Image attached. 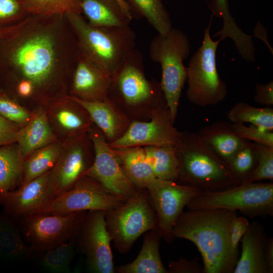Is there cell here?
Returning a JSON list of instances; mask_svg holds the SVG:
<instances>
[{"label":"cell","instance_id":"6da1fadb","mask_svg":"<svg viewBox=\"0 0 273 273\" xmlns=\"http://www.w3.org/2000/svg\"><path fill=\"white\" fill-rule=\"evenodd\" d=\"M36 16L26 17L9 35L7 59L22 77L35 89L47 87L54 80L60 64L59 39L56 26L42 24Z\"/></svg>","mask_w":273,"mask_h":273},{"label":"cell","instance_id":"7a4b0ae2","mask_svg":"<svg viewBox=\"0 0 273 273\" xmlns=\"http://www.w3.org/2000/svg\"><path fill=\"white\" fill-rule=\"evenodd\" d=\"M238 211L224 209L183 211L172 231L173 237L193 242L204 263V272H233L239 257L232 250L229 226Z\"/></svg>","mask_w":273,"mask_h":273},{"label":"cell","instance_id":"3957f363","mask_svg":"<svg viewBox=\"0 0 273 273\" xmlns=\"http://www.w3.org/2000/svg\"><path fill=\"white\" fill-rule=\"evenodd\" d=\"M107 98L131 121L149 120L155 109L167 106L160 82L146 78L143 55L135 48L112 76Z\"/></svg>","mask_w":273,"mask_h":273},{"label":"cell","instance_id":"277c9868","mask_svg":"<svg viewBox=\"0 0 273 273\" xmlns=\"http://www.w3.org/2000/svg\"><path fill=\"white\" fill-rule=\"evenodd\" d=\"M175 147L179 162L178 180L181 184L215 191L242 183L197 132H180Z\"/></svg>","mask_w":273,"mask_h":273},{"label":"cell","instance_id":"5b68a950","mask_svg":"<svg viewBox=\"0 0 273 273\" xmlns=\"http://www.w3.org/2000/svg\"><path fill=\"white\" fill-rule=\"evenodd\" d=\"M75 35L80 52L113 76L135 49L136 34L129 25L97 27L81 14L64 16Z\"/></svg>","mask_w":273,"mask_h":273},{"label":"cell","instance_id":"8992f818","mask_svg":"<svg viewBox=\"0 0 273 273\" xmlns=\"http://www.w3.org/2000/svg\"><path fill=\"white\" fill-rule=\"evenodd\" d=\"M190 53V42L187 36L182 31L173 27L165 35L158 34L150 45V58L161 66L160 83L173 123L187 80V67L183 61Z\"/></svg>","mask_w":273,"mask_h":273},{"label":"cell","instance_id":"52a82bcc","mask_svg":"<svg viewBox=\"0 0 273 273\" xmlns=\"http://www.w3.org/2000/svg\"><path fill=\"white\" fill-rule=\"evenodd\" d=\"M186 207L188 210L239 211L249 217L272 216L273 184L244 181L221 190L204 191Z\"/></svg>","mask_w":273,"mask_h":273},{"label":"cell","instance_id":"ba28073f","mask_svg":"<svg viewBox=\"0 0 273 273\" xmlns=\"http://www.w3.org/2000/svg\"><path fill=\"white\" fill-rule=\"evenodd\" d=\"M212 20V15L204 30L202 44L187 67V97L192 104L200 107L217 104L228 94L226 84L219 77L216 68V53L221 40L214 41L210 37Z\"/></svg>","mask_w":273,"mask_h":273},{"label":"cell","instance_id":"9c48e42d","mask_svg":"<svg viewBox=\"0 0 273 273\" xmlns=\"http://www.w3.org/2000/svg\"><path fill=\"white\" fill-rule=\"evenodd\" d=\"M107 231L115 248L127 253L143 234L157 229L155 211L147 189H140L121 206L106 211Z\"/></svg>","mask_w":273,"mask_h":273},{"label":"cell","instance_id":"30bf717a","mask_svg":"<svg viewBox=\"0 0 273 273\" xmlns=\"http://www.w3.org/2000/svg\"><path fill=\"white\" fill-rule=\"evenodd\" d=\"M127 200L109 191L92 177L84 175L71 189L47 201L31 214L107 211L121 206Z\"/></svg>","mask_w":273,"mask_h":273},{"label":"cell","instance_id":"8fae6325","mask_svg":"<svg viewBox=\"0 0 273 273\" xmlns=\"http://www.w3.org/2000/svg\"><path fill=\"white\" fill-rule=\"evenodd\" d=\"M94 158V147L88 132L64 141L60 156L49 172L45 203L71 189L84 176Z\"/></svg>","mask_w":273,"mask_h":273},{"label":"cell","instance_id":"7c38bea8","mask_svg":"<svg viewBox=\"0 0 273 273\" xmlns=\"http://www.w3.org/2000/svg\"><path fill=\"white\" fill-rule=\"evenodd\" d=\"M87 211L68 214H32L24 217V230L32 251L43 253L75 239Z\"/></svg>","mask_w":273,"mask_h":273},{"label":"cell","instance_id":"4fadbf2b","mask_svg":"<svg viewBox=\"0 0 273 273\" xmlns=\"http://www.w3.org/2000/svg\"><path fill=\"white\" fill-rule=\"evenodd\" d=\"M157 219V230L167 243L174 239L173 225L185 207L204 191L196 186L156 178L146 188Z\"/></svg>","mask_w":273,"mask_h":273},{"label":"cell","instance_id":"5bb4252c","mask_svg":"<svg viewBox=\"0 0 273 273\" xmlns=\"http://www.w3.org/2000/svg\"><path fill=\"white\" fill-rule=\"evenodd\" d=\"M88 132L93 143L95 158L84 176L92 177L109 191L128 199L138 189L125 175L101 130L93 123Z\"/></svg>","mask_w":273,"mask_h":273},{"label":"cell","instance_id":"9a60e30c","mask_svg":"<svg viewBox=\"0 0 273 273\" xmlns=\"http://www.w3.org/2000/svg\"><path fill=\"white\" fill-rule=\"evenodd\" d=\"M167 106L155 109L147 121H132L125 133L111 148L175 146L180 132L173 126Z\"/></svg>","mask_w":273,"mask_h":273},{"label":"cell","instance_id":"2e32d148","mask_svg":"<svg viewBox=\"0 0 273 273\" xmlns=\"http://www.w3.org/2000/svg\"><path fill=\"white\" fill-rule=\"evenodd\" d=\"M105 213L102 210L89 211L80 231V244L87 267L89 271L95 273L115 272Z\"/></svg>","mask_w":273,"mask_h":273},{"label":"cell","instance_id":"e0dca14e","mask_svg":"<svg viewBox=\"0 0 273 273\" xmlns=\"http://www.w3.org/2000/svg\"><path fill=\"white\" fill-rule=\"evenodd\" d=\"M112 79L107 70L80 52L72 74L70 96L86 101H103Z\"/></svg>","mask_w":273,"mask_h":273},{"label":"cell","instance_id":"ac0fdd59","mask_svg":"<svg viewBox=\"0 0 273 273\" xmlns=\"http://www.w3.org/2000/svg\"><path fill=\"white\" fill-rule=\"evenodd\" d=\"M47 113L54 133L64 136L65 141L88 132L93 124L86 110L69 96L56 102Z\"/></svg>","mask_w":273,"mask_h":273},{"label":"cell","instance_id":"d6986e66","mask_svg":"<svg viewBox=\"0 0 273 273\" xmlns=\"http://www.w3.org/2000/svg\"><path fill=\"white\" fill-rule=\"evenodd\" d=\"M69 97L87 112L93 123L104 134L108 144L122 137L131 121L108 98L102 101H86Z\"/></svg>","mask_w":273,"mask_h":273},{"label":"cell","instance_id":"ffe728a7","mask_svg":"<svg viewBox=\"0 0 273 273\" xmlns=\"http://www.w3.org/2000/svg\"><path fill=\"white\" fill-rule=\"evenodd\" d=\"M50 171L7 193L0 200L4 205V212L11 217H24L44 204Z\"/></svg>","mask_w":273,"mask_h":273},{"label":"cell","instance_id":"44dd1931","mask_svg":"<svg viewBox=\"0 0 273 273\" xmlns=\"http://www.w3.org/2000/svg\"><path fill=\"white\" fill-rule=\"evenodd\" d=\"M266 239L260 224L256 221L250 223L240 241L241 253L234 273H269L264 256Z\"/></svg>","mask_w":273,"mask_h":273},{"label":"cell","instance_id":"7402d4cb","mask_svg":"<svg viewBox=\"0 0 273 273\" xmlns=\"http://www.w3.org/2000/svg\"><path fill=\"white\" fill-rule=\"evenodd\" d=\"M48 117L47 111L40 108L28 122L20 130L17 143L24 160L35 151L57 140Z\"/></svg>","mask_w":273,"mask_h":273},{"label":"cell","instance_id":"603a6c76","mask_svg":"<svg viewBox=\"0 0 273 273\" xmlns=\"http://www.w3.org/2000/svg\"><path fill=\"white\" fill-rule=\"evenodd\" d=\"M197 133L228 166L245 141L235 132L232 123L225 121L203 127Z\"/></svg>","mask_w":273,"mask_h":273},{"label":"cell","instance_id":"cb8c5ba5","mask_svg":"<svg viewBox=\"0 0 273 273\" xmlns=\"http://www.w3.org/2000/svg\"><path fill=\"white\" fill-rule=\"evenodd\" d=\"M161 237L157 229L147 232L142 248L132 262L115 267L118 273H168L159 252Z\"/></svg>","mask_w":273,"mask_h":273},{"label":"cell","instance_id":"d4e9b609","mask_svg":"<svg viewBox=\"0 0 273 273\" xmlns=\"http://www.w3.org/2000/svg\"><path fill=\"white\" fill-rule=\"evenodd\" d=\"M112 148L125 175L137 189H146L156 178L147 159L144 147Z\"/></svg>","mask_w":273,"mask_h":273},{"label":"cell","instance_id":"484cf974","mask_svg":"<svg viewBox=\"0 0 273 273\" xmlns=\"http://www.w3.org/2000/svg\"><path fill=\"white\" fill-rule=\"evenodd\" d=\"M80 9L94 27L124 26L131 21L116 0H81Z\"/></svg>","mask_w":273,"mask_h":273},{"label":"cell","instance_id":"4316f807","mask_svg":"<svg viewBox=\"0 0 273 273\" xmlns=\"http://www.w3.org/2000/svg\"><path fill=\"white\" fill-rule=\"evenodd\" d=\"M32 253L23 241L12 217L4 212L0 215V260L25 259Z\"/></svg>","mask_w":273,"mask_h":273},{"label":"cell","instance_id":"83f0119b","mask_svg":"<svg viewBox=\"0 0 273 273\" xmlns=\"http://www.w3.org/2000/svg\"><path fill=\"white\" fill-rule=\"evenodd\" d=\"M23 160L17 142L0 146V200L21 183Z\"/></svg>","mask_w":273,"mask_h":273},{"label":"cell","instance_id":"f1b7e54d","mask_svg":"<svg viewBox=\"0 0 273 273\" xmlns=\"http://www.w3.org/2000/svg\"><path fill=\"white\" fill-rule=\"evenodd\" d=\"M63 143L56 141L42 147L23 160L21 186L51 170L57 162Z\"/></svg>","mask_w":273,"mask_h":273},{"label":"cell","instance_id":"f546056e","mask_svg":"<svg viewBox=\"0 0 273 273\" xmlns=\"http://www.w3.org/2000/svg\"><path fill=\"white\" fill-rule=\"evenodd\" d=\"M132 18H145L158 32L165 35L172 29L169 14L163 0H124Z\"/></svg>","mask_w":273,"mask_h":273},{"label":"cell","instance_id":"4dcf8cb0","mask_svg":"<svg viewBox=\"0 0 273 273\" xmlns=\"http://www.w3.org/2000/svg\"><path fill=\"white\" fill-rule=\"evenodd\" d=\"M144 148L156 178L178 180L179 162L175 146H147Z\"/></svg>","mask_w":273,"mask_h":273},{"label":"cell","instance_id":"1f68e13d","mask_svg":"<svg viewBox=\"0 0 273 273\" xmlns=\"http://www.w3.org/2000/svg\"><path fill=\"white\" fill-rule=\"evenodd\" d=\"M27 15L41 17L81 14V0H19Z\"/></svg>","mask_w":273,"mask_h":273},{"label":"cell","instance_id":"d6a6232c","mask_svg":"<svg viewBox=\"0 0 273 273\" xmlns=\"http://www.w3.org/2000/svg\"><path fill=\"white\" fill-rule=\"evenodd\" d=\"M227 117L234 123L248 122L262 129L273 130V109L271 108H257L239 102L230 109Z\"/></svg>","mask_w":273,"mask_h":273},{"label":"cell","instance_id":"836d02e7","mask_svg":"<svg viewBox=\"0 0 273 273\" xmlns=\"http://www.w3.org/2000/svg\"><path fill=\"white\" fill-rule=\"evenodd\" d=\"M74 239L61 243L43 252L40 260L42 268L50 272H69L70 265L74 253Z\"/></svg>","mask_w":273,"mask_h":273},{"label":"cell","instance_id":"e575fe53","mask_svg":"<svg viewBox=\"0 0 273 273\" xmlns=\"http://www.w3.org/2000/svg\"><path fill=\"white\" fill-rule=\"evenodd\" d=\"M212 15L221 18L222 28L213 35L219 37L221 40L230 38L235 43L242 42L246 37V33L241 30L231 15L228 0H212L209 5Z\"/></svg>","mask_w":273,"mask_h":273},{"label":"cell","instance_id":"d590c367","mask_svg":"<svg viewBox=\"0 0 273 273\" xmlns=\"http://www.w3.org/2000/svg\"><path fill=\"white\" fill-rule=\"evenodd\" d=\"M257 154L253 142L246 140L229 164L233 173L241 182L247 181L257 164Z\"/></svg>","mask_w":273,"mask_h":273},{"label":"cell","instance_id":"8d00e7d4","mask_svg":"<svg viewBox=\"0 0 273 273\" xmlns=\"http://www.w3.org/2000/svg\"><path fill=\"white\" fill-rule=\"evenodd\" d=\"M257 154V164L247 181L273 179V147L253 142Z\"/></svg>","mask_w":273,"mask_h":273},{"label":"cell","instance_id":"74e56055","mask_svg":"<svg viewBox=\"0 0 273 273\" xmlns=\"http://www.w3.org/2000/svg\"><path fill=\"white\" fill-rule=\"evenodd\" d=\"M0 115L20 126H24L30 120L32 115L4 94L0 95Z\"/></svg>","mask_w":273,"mask_h":273},{"label":"cell","instance_id":"f35d334b","mask_svg":"<svg viewBox=\"0 0 273 273\" xmlns=\"http://www.w3.org/2000/svg\"><path fill=\"white\" fill-rule=\"evenodd\" d=\"M235 132L240 138L273 147V132L253 125L246 126L242 123H232Z\"/></svg>","mask_w":273,"mask_h":273},{"label":"cell","instance_id":"ab89813d","mask_svg":"<svg viewBox=\"0 0 273 273\" xmlns=\"http://www.w3.org/2000/svg\"><path fill=\"white\" fill-rule=\"evenodd\" d=\"M26 14L19 0H0V24L23 20Z\"/></svg>","mask_w":273,"mask_h":273},{"label":"cell","instance_id":"60d3db41","mask_svg":"<svg viewBox=\"0 0 273 273\" xmlns=\"http://www.w3.org/2000/svg\"><path fill=\"white\" fill-rule=\"evenodd\" d=\"M250 223L247 218L243 216H236L229 226L231 247L233 254L239 257L238 245L242 238L247 231Z\"/></svg>","mask_w":273,"mask_h":273},{"label":"cell","instance_id":"b9f144b4","mask_svg":"<svg viewBox=\"0 0 273 273\" xmlns=\"http://www.w3.org/2000/svg\"><path fill=\"white\" fill-rule=\"evenodd\" d=\"M20 127L0 115V146L17 142Z\"/></svg>","mask_w":273,"mask_h":273},{"label":"cell","instance_id":"7bdbcfd3","mask_svg":"<svg viewBox=\"0 0 273 273\" xmlns=\"http://www.w3.org/2000/svg\"><path fill=\"white\" fill-rule=\"evenodd\" d=\"M168 271V273H201L204 272V268L196 259L189 260L181 258L170 261Z\"/></svg>","mask_w":273,"mask_h":273},{"label":"cell","instance_id":"ee69618b","mask_svg":"<svg viewBox=\"0 0 273 273\" xmlns=\"http://www.w3.org/2000/svg\"><path fill=\"white\" fill-rule=\"evenodd\" d=\"M254 101L261 105H273V81L271 80L265 84H257L255 87Z\"/></svg>","mask_w":273,"mask_h":273},{"label":"cell","instance_id":"f6af8a7d","mask_svg":"<svg viewBox=\"0 0 273 273\" xmlns=\"http://www.w3.org/2000/svg\"><path fill=\"white\" fill-rule=\"evenodd\" d=\"M264 256L269 273L273 272V239H266L264 248Z\"/></svg>","mask_w":273,"mask_h":273},{"label":"cell","instance_id":"bcb514c9","mask_svg":"<svg viewBox=\"0 0 273 273\" xmlns=\"http://www.w3.org/2000/svg\"><path fill=\"white\" fill-rule=\"evenodd\" d=\"M34 90L33 84L28 80L21 79L18 84L17 92L21 97H29L32 94Z\"/></svg>","mask_w":273,"mask_h":273},{"label":"cell","instance_id":"7dc6e473","mask_svg":"<svg viewBox=\"0 0 273 273\" xmlns=\"http://www.w3.org/2000/svg\"><path fill=\"white\" fill-rule=\"evenodd\" d=\"M116 1L119 4V6L120 7L123 13L125 14V15L127 17V18L130 21H131L133 18L130 12L129 9L127 4L125 3V2L124 0H116Z\"/></svg>","mask_w":273,"mask_h":273},{"label":"cell","instance_id":"c3c4849f","mask_svg":"<svg viewBox=\"0 0 273 273\" xmlns=\"http://www.w3.org/2000/svg\"><path fill=\"white\" fill-rule=\"evenodd\" d=\"M4 95L3 93L0 90V95Z\"/></svg>","mask_w":273,"mask_h":273}]
</instances>
